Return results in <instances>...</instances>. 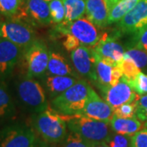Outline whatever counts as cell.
<instances>
[{
    "label": "cell",
    "mask_w": 147,
    "mask_h": 147,
    "mask_svg": "<svg viewBox=\"0 0 147 147\" xmlns=\"http://www.w3.org/2000/svg\"><path fill=\"white\" fill-rule=\"evenodd\" d=\"M131 147H147V127L142 128L131 137Z\"/></svg>",
    "instance_id": "cell-32"
},
{
    "label": "cell",
    "mask_w": 147,
    "mask_h": 147,
    "mask_svg": "<svg viewBox=\"0 0 147 147\" xmlns=\"http://www.w3.org/2000/svg\"><path fill=\"white\" fill-rule=\"evenodd\" d=\"M65 17V21H73L83 18L86 12V0H62Z\"/></svg>",
    "instance_id": "cell-23"
},
{
    "label": "cell",
    "mask_w": 147,
    "mask_h": 147,
    "mask_svg": "<svg viewBox=\"0 0 147 147\" xmlns=\"http://www.w3.org/2000/svg\"><path fill=\"white\" fill-rule=\"evenodd\" d=\"M24 50L13 42L0 38V82L9 77L23 56Z\"/></svg>",
    "instance_id": "cell-10"
},
{
    "label": "cell",
    "mask_w": 147,
    "mask_h": 147,
    "mask_svg": "<svg viewBox=\"0 0 147 147\" xmlns=\"http://www.w3.org/2000/svg\"><path fill=\"white\" fill-rule=\"evenodd\" d=\"M1 24H2V22H1V21H0V27H1Z\"/></svg>",
    "instance_id": "cell-40"
},
{
    "label": "cell",
    "mask_w": 147,
    "mask_h": 147,
    "mask_svg": "<svg viewBox=\"0 0 147 147\" xmlns=\"http://www.w3.org/2000/svg\"><path fill=\"white\" fill-rule=\"evenodd\" d=\"M47 71L55 76H74L75 74L65 59L57 53H50Z\"/></svg>",
    "instance_id": "cell-19"
},
{
    "label": "cell",
    "mask_w": 147,
    "mask_h": 147,
    "mask_svg": "<svg viewBox=\"0 0 147 147\" xmlns=\"http://www.w3.org/2000/svg\"><path fill=\"white\" fill-rule=\"evenodd\" d=\"M94 56L96 58V83L99 84L100 88L116 85L123 76L120 66L106 63L95 53Z\"/></svg>",
    "instance_id": "cell-16"
},
{
    "label": "cell",
    "mask_w": 147,
    "mask_h": 147,
    "mask_svg": "<svg viewBox=\"0 0 147 147\" xmlns=\"http://www.w3.org/2000/svg\"><path fill=\"white\" fill-rule=\"evenodd\" d=\"M70 57L79 74L96 83V58L92 47L81 45L71 52Z\"/></svg>",
    "instance_id": "cell-11"
},
{
    "label": "cell",
    "mask_w": 147,
    "mask_h": 147,
    "mask_svg": "<svg viewBox=\"0 0 147 147\" xmlns=\"http://www.w3.org/2000/svg\"><path fill=\"white\" fill-rule=\"evenodd\" d=\"M110 127L115 133L132 137L137 131L142 130L144 124L137 117L119 118L114 115L110 123Z\"/></svg>",
    "instance_id": "cell-18"
},
{
    "label": "cell",
    "mask_w": 147,
    "mask_h": 147,
    "mask_svg": "<svg viewBox=\"0 0 147 147\" xmlns=\"http://www.w3.org/2000/svg\"><path fill=\"white\" fill-rule=\"evenodd\" d=\"M66 121L63 115L48 107L33 119L34 128L47 143L61 142L66 136Z\"/></svg>",
    "instance_id": "cell-2"
},
{
    "label": "cell",
    "mask_w": 147,
    "mask_h": 147,
    "mask_svg": "<svg viewBox=\"0 0 147 147\" xmlns=\"http://www.w3.org/2000/svg\"><path fill=\"white\" fill-rule=\"evenodd\" d=\"M49 7L53 23L60 24L65 21V11L62 0H51L49 1Z\"/></svg>",
    "instance_id": "cell-27"
},
{
    "label": "cell",
    "mask_w": 147,
    "mask_h": 147,
    "mask_svg": "<svg viewBox=\"0 0 147 147\" xmlns=\"http://www.w3.org/2000/svg\"><path fill=\"white\" fill-rule=\"evenodd\" d=\"M55 30L64 36L73 35L79 39L81 45L89 47H94L102 36L96 26L88 18H80L73 21H64L58 24Z\"/></svg>",
    "instance_id": "cell-4"
},
{
    "label": "cell",
    "mask_w": 147,
    "mask_h": 147,
    "mask_svg": "<svg viewBox=\"0 0 147 147\" xmlns=\"http://www.w3.org/2000/svg\"><path fill=\"white\" fill-rule=\"evenodd\" d=\"M77 82L71 76H55L51 75L46 79V86L52 96H59L69 89Z\"/></svg>",
    "instance_id": "cell-20"
},
{
    "label": "cell",
    "mask_w": 147,
    "mask_h": 147,
    "mask_svg": "<svg viewBox=\"0 0 147 147\" xmlns=\"http://www.w3.org/2000/svg\"><path fill=\"white\" fill-rule=\"evenodd\" d=\"M109 11L106 0H86L87 18L96 27L103 28L108 25Z\"/></svg>",
    "instance_id": "cell-17"
},
{
    "label": "cell",
    "mask_w": 147,
    "mask_h": 147,
    "mask_svg": "<svg viewBox=\"0 0 147 147\" xmlns=\"http://www.w3.org/2000/svg\"><path fill=\"white\" fill-rule=\"evenodd\" d=\"M107 1V3H108V5H109V7L110 8V7L112 5H114L115 3H117L119 0H106Z\"/></svg>",
    "instance_id": "cell-38"
},
{
    "label": "cell",
    "mask_w": 147,
    "mask_h": 147,
    "mask_svg": "<svg viewBox=\"0 0 147 147\" xmlns=\"http://www.w3.org/2000/svg\"><path fill=\"white\" fill-rule=\"evenodd\" d=\"M118 26L126 34H137L147 26V0H140L121 20Z\"/></svg>",
    "instance_id": "cell-15"
},
{
    "label": "cell",
    "mask_w": 147,
    "mask_h": 147,
    "mask_svg": "<svg viewBox=\"0 0 147 147\" xmlns=\"http://www.w3.org/2000/svg\"><path fill=\"white\" fill-rule=\"evenodd\" d=\"M38 142L35 131L24 124H11L0 130V147H34Z\"/></svg>",
    "instance_id": "cell-8"
},
{
    "label": "cell",
    "mask_w": 147,
    "mask_h": 147,
    "mask_svg": "<svg viewBox=\"0 0 147 147\" xmlns=\"http://www.w3.org/2000/svg\"><path fill=\"white\" fill-rule=\"evenodd\" d=\"M25 0H0V15L16 18L20 14Z\"/></svg>",
    "instance_id": "cell-24"
},
{
    "label": "cell",
    "mask_w": 147,
    "mask_h": 147,
    "mask_svg": "<svg viewBox=\"0 0 147 147\" xmlns=\"http://www.w3.org/2000/svg\"><path fill=\"white\" fill-rule=\"evenodd\" d=\"M124 57L131 60L139 69L145 68L147 65V53L138 47L127 49L124 53Z\"/></svg>",
    "instance_id": "cell-26"
},
{
    "label": "cell",
    "mask_w": 147,
    "mask_h": 147,
    "mask_svg": "<svg viewBox=\"0 0 147 147\" xmlns=\"http://www.w3.org/2000/svg\"><path fill=\"white\" fill-rule=\"evenodd\" d=\"M137 101L125 103L114 110V115L119 118H132L136 116Z\"/></svg>",
    "instance_id": "cell-29"
},
{
    "label": "cell",
    "mask_w": 147,
    "mask_h": 147,
    "mask_svg": "<svg viewBox=\"0 0 147 147\" xmlns=\"http://www.w3.org/2000/svg\"><path fill=\"white\" fill-rule=\"evenodd\" d=\"M131 137L121 134H112L109 142L110 147H131Z\"/></svg>",
    "instance_id": "cell-31"
},
{
    "label": "cell",
    "mask_w": 147,
    "mask_h": 147,
    "mask_svg": "<svg viewBox=\"0 0 147 147\" xmlns=\"http://www.w3.org/2000/svg\"><path fill=\"white\" fill-rule=\"evenodd\" d=\"M34 147H50L47 145L46 142H38L37 143V145Z\"/></svg>",
    "instance_id": "cell-37"
},
{
    "label": "cell",
    "mask_w": 147,
    "mask_h": 147,
    "mask_svg": "<svg viewBox=\"0 0 147 147\" xmlns=\"http://www.w3.org/2000/svg\"><path fill=\"white\" fill-rule=\"evenodd\" d=\"M17 96L21 102L28 110L39 113L49 107L46 93L40 84L34 79L26 77L18 81Z\"/></svg>",
    "instance_id": "cell-5"
},
{
    "label": "cell",
    "mask_w": 147,
    "mask_h": 147,
    "mask_svg": "<svg viewBox=\"0 0 147 147\" xmlns=\"http://www.w3.org/2000/svg\"><path fill=\"white\" fill-rule=\"evenodd\" d=\"M127 84L138 95H146L147 94V75L145 74L140 73L137 76Z\"/></svg>",
    "instance_id": "cell-28"
},
{
    "label": "cell",
    "mask_w": 147,
    "mask_h": 147,
    "mask_svg": "<svg viewBox=\"0 0 147 147\" xmlns=\"http://www.w3.org/2000/svg\"><path fill=\"white\" fill-rule=\"evenodd\" d=\"M119 66L123 73L122 79H124L127 83L133 80L137 77V74L141 72V69L138 68L137 65L129 58L123 57V60L122 61Z\"/></svg>",
    "instance_id": "cell-25"
},
{
    "label": "cell",
    "mask_w": 147,
    "mask_h": 147,
    "mask_svg": "<svg viewBox=\"0 0 147 147\" xmlns=\"http://www.w3.org/2000/svg\"><path fill=\"white\" fill-rule=\"evenodd\" d=\"M94 53L105 62L112 65H119L124 57V50L114 37L103 34L97 44L92 47Z\"/></svg>",
    "instance_id": "cell-14"
},
{
    "label": "cell",
    "mask_w": 147,
    "mask_h": 147,
    "mask_svg": "<svg viewBox=\"0 0 147 147\" xmlns=\"http://www.w3.org/2000/svg\"><path fill=\"white\" fill-rule=\"evenodd\" d=\"M14 114L15 105L7 86L0 82V121L9 119Z\"/></svg>",
    "instance_id": "cell-22"
},
{
    "label": "cell",
    "mask_w": 147,
    "mask_h": 147,
    "mask_svg": "<svg viewBox=\"0 0 147 147\" xmlns=\"http://www.w3.org/2000/svg\"><path fill=\"white\" fill-rule=\"evenodd\" d=\"M65 39L64 40L63 45L67 51L72 52L81 46V43L79 42V39L77 38L74 37L73 35L66 34V35H65Z\"/></svg>",
    "instance_id": "cell-35"
},
{
    "label": "cell",
    "mask_w": 147,
    "mask_h": 147,
    "mask_svg": "<svg viewBox=\"0 0 147 147\" xmlns=\"http://www.w3.org/2000/svg\"><path fill=\"white\" fill-rule=\"evenodd\" d=\"M82 115L110 123L114 117V110L90 87Z\"/></svg>",
    "instance_id": "cell-12"
},
{
    "label": "cell",
    "mask_w": 147,
    "mask_h": 147,
    "mask_svg": "<svg viewBox=\"0 0 147 147\" xmlns=\"http://www.w3.org/2000/svg\"><path fill=\"white\" fill-rule=\"evenodd\" d=\"M140 0H119L110 7L108 16V25L119 22Z\"/></svg>",
    "instance_id": "cell-21"
},
{
    "label": "cell",
    "mask_w": 147,
    "mask_h": 147,
    "mask_svg": "<svg viewBox=\"0 0 147 147\" xmlns=\"http://www.w3.org/2000/svg\"><path fill=\"white\" fill-rule=\"evenodd\" d=\"M100 89L105 100L113 110L125 103L137 101L140 97L139 95L131 89L129 84L122 78L115 86L101 88Z\"/></svg>",
    "instance_id": "cell-13"
},
{
    "label": "cell",
    "mask_w": 147,
    "mask_h": 147,
    "mask_svg": "<svg viewBox=\"0 0 147 147\" xmlns=\"http://www.w3.org/2000/svg\"><path fill=\"white\" fill-rule=\"evenodd\" d=\"M23 57L26 62V76L40 78L47 70L50 52L44 42L36 39L30 46L24 50Z\"/></svg>",
    "instance_id": "cell-7"
},
{
    "label": "cell",
    "mask_w": 147,
    "mask_h": 147,
    "mask_svg": "<svg viewBox=\"0 0 147 147\" xmlns=\"http://www.w3.org/2000/svg\"><path fill=\"white\" fill-rule=\"evenodd\" d=\"M46 1H47V2H49V1H51V0H46Z\"/></svg>",
    "instance_id": "cell-41"
},
{
    "label": "cell",
    "mask_w": 147,
    "mask_h": 147,
    "mask_svg": "<svg viewBox=\"0 0 147 147\" xmlns=\"http://www.w3.org/2000/svg\"><path fill=\"white\" fill-rule=\"evenodd\" d=\"M0 38L8 40L25 50L36 40V33L26 21L7 18L1 24Z\"/></svg>",
    "instance_id": "cell-6"
},
{
    "label": "cell",
    "mask_w": 147,
    "mask_h": 147,
    "mask_svg": "<svg viewBox=\"0 0 147 147\" xmlns=\"http://www.w3.org/2000/svg\"><path fill=\"white\" fill-rule=\"evenodd\" d=\"M134 45L147 53V26L135 34Z\"/></svg>",
    "instance_id": "cell-34"
},
{
    "label": "cell",
    "mask_w": 147,
    "mask_h": 147,
    "mask_svg": "<svg viewBox=\"0 0 147 147\" xmlns=\"http://www.w3.org/2000/svg\"><path fill=\"white\" fill-rule=\"evenodd\" d=\"M62 115L70 131L79 134L91 144L108 142L112 135L111 127L108 123L93 119L82 115Z\"/></svg>",
    "instance_id": "cell-1"
},
{
    "label": "cell",
    "mask_w": 147,
    "mask_h": 147,
    "mask_svg": "<svg viewBox=\"0 0 147 147\" xmlns=\"http://www.w3.org/2000/svg\"><path fill=\"white\" fill-rule=\"evenodd\" d=\"M90 87L85 80H77L69 89L53 99L54 110L65 115H82Z\"/></svg>",
    "instance_id": "cell-3"
},
{
    "label": "cell",
    "mask_w": 147,
    "mask_h": 147,
    "mask_svg": "<svg viewBox=\"0 0 147 147\" xmlns=\"http://www.w3.org/2000/svg\"><path fill=\"white\" fill-rule=\"evenodd\" d=\"M63 147H91V143L84 140L79 134L70 131L66 137Z\"/></svg>",
    "instance_id": "cell-30"
},
{
    "label": "cell",
    "mask_w": 147,
    "mask_h": 147,
    "mask_svg": "<svg viewBox=\"0 0 147 147\" xmlns=\"http://www.w3.org/2000/svg\"><path fill=\"white\" fill-rule=\"evenodd\" d=\"M30 25L48 26L53 23L49 2L46 0H25L20 14L16 18Z\"/></svg>",
    "instance_id": "cell-9"
},
{
    "label": "cell",
    "mask_w": 147,
    "mask_h": 147,
    "mask_svg": "<svg viewBox=\"0 0 147 147\" xmlns=\"http://www.w3.org/2000/svg\"><path fill=\"white\" fill-rule=\"evenodd\" d=\"M145 126H146L147 127V122H146V123H145Z\"/></svg>",
    "instance_id": "cell-39"
},
{
    "label": "cell",
    "mask_w": 147,
    "mask_h": 147,
    "mask_svg": "<svg viewBox=\"0 0 147 147\" xmlns=\"http://www.w3.org/2000/svg\"><path fill=\"white\" fill-rule=\"evenodd\" d=\"M136 116L140 120L147 122V95L140 96L137 100Z\"/></svg>",
    "instance_id": "cell-33"
},
{
    "label": "cell",
    "mask_w": 147,
    "mask_h": 147,
    "mask_svg": "<svg viewBox=\"0 0 147 147\" xmlns=\"http://www.w3.org/2000/svg\"><path fill=\"white\" fill-rule=\"evenodd\" d=\"M91 147H110L107 142H100L91 144Z\"/></svg>",
    "instance_id": "cell-36"
}]
</instances>
